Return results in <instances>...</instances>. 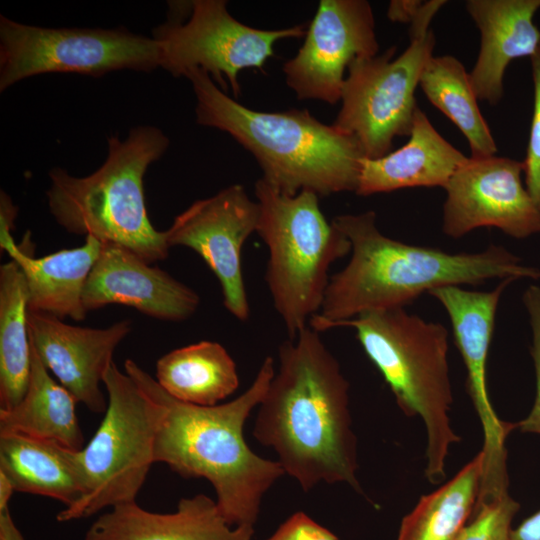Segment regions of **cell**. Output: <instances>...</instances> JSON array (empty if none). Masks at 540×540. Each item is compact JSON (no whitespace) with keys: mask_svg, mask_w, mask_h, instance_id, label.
Returning a JSON list of instances; mask_svg holds the SVG:
<instances>
[{"mask_svg":"<svg viewBox=\"0 0 540 540\" xmlns=\"http://www.w3.org/2000/svg\"><path fill=\"white\" fill-rule=\"evenodd\" d=\"M168 146L160 129L141 125L124 140L110 136L104 163L90 175L52 169L46 191L51 215L69 233L120 245L150 264L166 259L170 248L148 217L143 179Z\"/></svg>","mask_w":540,"mask_h":540,"instance_id":"5b68a950","label":"cell"},{"mask_svg":"<svg viewBox=\"0 0 540 540\" xmlns=\"http://www.w3.org/2000/svg\"><path fill=\"white\" fill-rule=\"evenodd\" d=\"M465 6L481 35L470 80L478 100L496 105L504 95L508 65L531 58L540 47V30L533 20L540 0H468Z\"/></svg>","mask_w":540,"mask_h":540,"instance_id":"ac0fdd59","label":"cell"},{"mask_svg":"<svg viewBox=\"0 0 540 540\" xmlns=\"http://www.w3.org/2000/svg\"><path fill=\"white\" fill-rule=\"evenodd\" d=\"M120 304L163 321L180 322L195 314L200 297L166 271L120 245L103 243L86 281L87 312Z\"/></svg>","mask_w":540,"mask_h":540,"instance_id":"e0dca14e","label":"cell"},{"mask_svg":"<svg viewBox=\"0 0 540 540\" xmlns=\"http://www.w3.org/2000/svg\"><path fill=\"white\" fill-rule=\"evenodd\" d=\"M445 3L443 0L423 2L410 23L409 38L416 39L429 33L432 30L430 27L432 19Z\"/></svg>","mask_w":540,"mask_h":540,"instance_id":"1f68e13d","label":"cell"},{"mask_svg":"<svg viewBox=\"0 0 540 540\" xmlns=\"http://www.w3.org/2000/svg\"><path fill=\"white\" fill-rule=\"evenodd\" d=\"M379 44L366 0H321L297 54L286 61L287 85L300 100L340 101L345 70L358 58L376 56Z\"/></svg>","mask_w":540,"mask_h":540,"instance_id":"5bb4252c","label":"cell"},{"mask_svg":"<svg viewBox=\"0 0 540 540\" xmlns=\"http://www.w3.org/2000/svg\"><path fill=\"white\" fill-rule=\"evenodd\" d=\"M255 196L259 205L256 233L268 249L265 281L292 339L319 313L329 269L351 252V244L326 220L314 192L285 195L260 178Z\"/></svg>","mask_w":540,"mask_h":540,"instance_id":"52a82bcc","label":"cell"},{"mask_svg":"<svg viewBox=\"0 0 540 540\" xmlns=\"http://www.w3.org/2000/svg\"><path fill=\"white\" fill-rule=\"evenodd\" d=\"M0 472L15 491L53 498L66 507L84 494L78 450L55 441L0 434Z\"/></svg>","mask_w":540,"mask_h":540,"instance_id":"7402d4cb","label":"cell"},{"mask_svg":"<svg viewBox=\"0 0 540 540\" xmlns=\"http://www.w3.org/2000/svg\"><path fill=\"white\" fill-rule=\"evenodd\" d=\"M15 489L9 479L0 472V512L9 509V501Z\"/></svg>","mask_w":540,"mask_h":540,"instance_id":"8d00e7d4","label":"cell"},{"mask_svg":"<svg viewBox=\"0 0 540 540\" xmlns=\"http://www.w3.org/2000/svg\"><path fill=\"white\" fill-rule=\"evenodd\" d=\"M266 540H338V538L307 514L299 511L292 514Z\"/></svg>","mask_w":540,"mask_h":540,"instance_id":"4dcf8cb0","label":"cell"},{"mask_svg":"<svg viewBox=\"0 0 540 540\" xmlns=\"http://www.w3.org/2000/svg\"><path fill=\"white\" fill-rule=\"evenodd\" d=\"M419 86L429 102L465 136L470 157L496 155L497 145L480 111L470 75L456 57L433 55L424 67Z\"/></svg>","mask_w":540,"mask_h":540,"instance_id":"4316f807","label":"cell"},{"mask_svg":"<svg viewBox=\"0 0 540 540\" xmlns=\"http://www.w3.org/2000/svg\"><path fill=\"white\" fill-rule=\"evenodd\" d=\"M77 403L75 397L51 377L31 344L27 391L14 408L0 410V434L19 433L81 450L85 445L76 413Z\"/></svg>","mask_w":540,"mask_h":540,"instance_id":"603a6c76","label":"cell"},{"mask_svg":"<svg viewBox=\"0 0 540 540\" xmlns=\"http://www.w3.org/2000/svg\"><path fill=\"white\" fill-rule=\"evenodd\" d=\"M28 295L22 270L13 260L0 267V410L23 399L31 372Z\"/></svg>","mask_w":540,"mask_h":540,"instance_id":"d4e9b609","label":"cell"},{"mask_svg":"<svg viewBox=\"0 0 540 540\" xmlns=\"http://www.w3.org/2000/svg\"><path fill=\"white\" fill-rule=\"evenodd\" d=\"M332 222L348 238L351 257L330 277L321 309L309 323L317 332L363 313L404 308L423 293L445 286L479 285L499 278L540 279L499 245L476 253H449L392 239L377 227L376 213L341 214Z\"/></svg>","mask_w":540,"mask_h":540,"instance_id":"3957f363","label":"cell"},{"mask_svg":"<svg viewBox=\"0 0 540 540\" xmlns=\"http://www.w3.org/2000/svg\"><path fill=\"white\" fill-rule=\"evenodd\" d=\"M253 526L232 528L217 502L205 494L182 498L172 513H155L136 501L102 513L84 540H251Z\"/></svg>","mask_w":540,"mask_h":540,"instance_id":"d6986e66","label":"cell"},{"mask_svg":"<svg viewBox=\"0 0 540 540\" xmlns=\"http://www.w3.org/2000/svg\"><path fill=\"white\" fill-rule=\"evenodd\" d=\"M422 3L418 0H393L388 6L387 16L393 22L411 23Z\"/></svg>","mask_w":540,"mask_h":540,"instance_id":"d6a6232c","label":"cell"},{"mask_svg":"<svg viewBox=\"0 0 540 540\" xmlns=\"http://www.w3.org/2000/svg\"><path fill=\"white\" fill-rule=\"evenodd\" d=\"M0 247L23 272L29 311L61 320L83 321L86 318L88 312L83 305V292L101 251L100 240L86 236L79 247L34 258L14 242L11 233H2Z\"/></svg>","mask_w":540,"mask_h":540,"instance_id":"44dd1931","label":"cell"},{"mask_svg":"<svg viewBox=\"0 0 540 540\" xmlns=\"http://www.w3.org/2000/svg\"><path fill=\"white\" fill-rule=\"evenodd\" d=\"M523 303L532 329L531 355L536 377V395L529 415L516 424L522 432L540 434V287L531 285L524 292Z\"/></svg>","mask_w":540,"mask_h":540,"instance_id":"f546056e","label":"cell"},{"mask_svg":"<svg viewBox=\"0 0 540 540\" xmlns=\"http://www.w3.org/2000/svg\"><path fill=\"white\" fill-rule=\"evenodd\" d=\"M523 175V162L508 157H468L444 188L443 232L454 239L480 227L516 239L540 233V209Z\"/></svg>","mask_w":540,"mask_h":540,"instance_id":"9a60e30c","label":"cell"},{"mask_svg":"<svg viewBox=\"0 0 540 540\" xmlns=\"http://www.w3.org/2000/svg\"><path fill=\"white\" fill-rule=\"evenodd\" d=\"M28 326L31 344L48 371L77 402L94 413H105L107 400L100 383L113 363L116 348L131 332V321L90 328L29 311Z\"/></svg>","mask_w":540,"mask_h":540,"instance_id":"2e32d148","label":"cell"},{"mask_svg":"<svg viewBox=\"0 0 540 540\" xmlns=\"http://www.w3.org/2000/svg\"><path fill=\"white\" fill-rule=\"evenodd\" d=\"M434 46L431 30L410 39L396 58L393 46L381 55L355 59L348 67L333 125L356 140L365 158L387 155L396 137L410 135L418 107L415 91Z\"/></svg>","mask_w":540,"mask_h":540,"instance_id":"30bf717a","label":"cell"},{"mask_svg":"<svg viewBox=\"0 0 540 540\" xmlns=\"http://www.w3.org/2000/svg\"><path fill=\"white\" fill-rule=\"evenodd\" d=\"M124 369L159 406L155 463H165L184 479H206L230 526H254L264 495L285 474L278 461L256 454L244 437L246 420L275 374L273 357L263 360L245 392L214 406L176 400L131 359Z\"/></svg>","mask_w":540,"mask_h":540,"instance_id":"7a4b0ae2","label":"cell"},{"mask_svg":"<svg viewBox=\"0 0 540 540\" xmlns=\"http://www.w3.org/2000/svg\"><path fill=\"white\" fill-rule=\"evenodd\" d=\"M520 505L508 494L475 507L471 521L457 540H509L512 520Z\"/></svg>","mask_w":540,"mask_h":540,"instance_id":"83f0119b","label":"cell"},{"mask_svg":"<svg viewBox=\"0 0 540 540\" xmlns=\"http://www.w3.org/2000/svg\"><path fill=\"white\" fill-rule=\"evenodd\" d=\"M509 540H540V510L512 529Z\"/></svg>","mask_w":540,"mask_h":540,"instance_id":"836d02e7","label":"cell"},{"mask_svg":"<svg viewBox=\"0 0 540 540\" xmlns=\"http://www.w3.org/2000/svg\"><path fill=\"white\" fill-rule=\"evenodd\" d=\"M18 208L13 204L10 196L1 190L0 192V234L11 233L14 228V220Z\"/></svg>","mask_w":540,"mask_h":540,"instance_id":"e575fe53","label":"cell"},{"mask_svg":"<svg viewBox=\"0 0 540 540\" xmlns=\"http://www.w3.org/2000/svg\"><path fill=\"white\" fill-rule=\"evenodd\" d=\"M196 97V122L228 133L258 162L261 177L278 192L320 196L355 192L361 159L354 138L308 110L263 112L230 98L201 69L186 73Z\"/></svg>","mask_w":540,"mask_h":540,"instance_id":"277c9868","label":"cell"},{"mask_svg":"<svg viewBox=\"0 0 540 540\" xmlns=\"http://www.w3.org/2000/svg\"><path fill=\"white\" fill-rule=\"evenodd\" d=\"M468 160L416 108L408 142L387 155L361 159L355 193L370 196L412 187L445 188L453 174Z\"/></svg>","mask_w":540,"mask_h":540,"instance_id":"ffe728a7","label":"cell"},{"mask_svg":"<svg viewBox=\"0 0 540 540\" xmlns=\"http://www.w3.org/2000/svg\"><path fill=\"white\" fill-rule=\"evenodd\" d=\"M155 380L184 403L214 406L239 387L237 366L226 348L203 340L174 349L156 362Z\"/></svg>","mask_w":540,"mask_h":540,"instance_id":"cb8c5ba5","label":"cell"},{"mask_svg":"<svg viewBox=\"0 0 540 540\" xmlns=\"http://www.w3.org/2000/svg\"><path fill=\"white\" fill-rule=\"evenodd\" d=\"M504 279L491 291L445 286L429 292L449 315L455 344L467 370V389L484 433L483 472L479 497L493 499L507 492L505 440L516 424L496 415L487 389V359L501 295L514 282Z\"/></svg>","mask_w":540,"mask_h":540,"instance_id":"7c38bea8","label":"cell"},{"mask_svg":"<svg viewBox=\"0 0 540 540\" xmlns=\"http://www.w3.org/2000/svg\"><path fill=\"white\" fill-rule=\"evenodd\" d=\"M258 219L257 201L242 185L233 184L193 202L164 231L169 248L187 247L203 259L220 284L224 307L240 321L250 316L241 252Z\"/></svg>","mask_w":540,"mask_h":540,"instance_id":"4fadbf2b","label":"cell"},{"mask_svg":"<svg viewBox=\"0 0 540 540\" xmlns=\"http://www.w3.org/2000/svg\"><path fill=\"white\" fill-rule=\"evenodd\" d=\"M103 384L104 417L90 441L78 450L84 494L57 515L59 522L90 517L136 501L154 460L159 406L113 362Z\"/></svg>","mask_w":540,"mask_h":540,"instance_id":"ba28073f","label":"cell"},{"mask_svg":"<svg viewBox=\"0 0 540 540\" xmlns=\"http://www.w3.org/2000/svg\"><path fill=\"white\" fill-rule=\"evenodd\" d=\"M350 327L407 416H419L427 432L425 474L437 484L445 477L452 444L459 442L451 427L453 402L448 364V331L404 308L371 311L335 323Z\"/></svg>","mask_w":540,"mask_h":540,"instance_id":"8992f818","label":"cell"},{"mask_svg":"<svg viewBox=\"0 0 540 540\" xmlns=\"http://www.w3.org/2000/svg\"><path fill=\"white\" fill-rule=\"evenodd\" d=\"M484 456L480 451L450 481L420 498L397 540H457L475 509Z\"/></svg>","mask_w":540,"mask_h":540,"instance_id":"484cf974","label":"cell"},{"mask_svg":"<svg viewBox=\"0 0 540 540\" xmlns=\"http://www.w3.org/2000/svg\"><path fill=\"white\" fill-rule=\"evenodd\" d=\"M253 436L275 451L303 491L323 482L362 492L349 382L310 326L280 344L278 369L258 405Z\"/></svg>","mask_w":540,"mask_h":540,"instance_id":"6da1fadb","label":"cell"},{"mask_svg":"<svg viewBox=\"0 0 540 540\" xmlns=\"http://www.w3.org/2000/svg\"><path fill=\"white\" fill-rule=\"evenodd\" d=\"M0 540H25L15 525L9 509L0 512Z\"/></svg>","mask_w":540,"mask_h":540,"instance_id":"d590c367","label":"cell"},{"mask_svg":"<svg viewBox=\"0 0 540 540\" xmlns=\"http://www.w3.org/2000/svg\"><path fill=\"white\" fill-rule=\"evenodd\" d=\"M161 65L153 37L124 28H45L0 16V91L45 73L101 77L117 70L149 72Z\"/></svg>","mask_w":540,"mask_h":540,"instance_id":"9c48e42d","label":"cell"},{"mask_svg":"<svg viewBox=\"0 0 540 540\" xmlns=\"http://www.w3.org/2000/svg\"><path fill=\"white\" fill-rule=\"evenodd\" d=\"M305 35L303 26L263 30L245 25L228 12L224 0H194L186 22L169 20L152 37L160 48L161 68L174 77L201 69L224 92L230 86L237 98L240 71L263 69L277 41Z\"/></svg>","mask_w":540,"mask_h":540,"instance_id":"8fae6325","label":"cell"},{"mask_svg":"<svg viewBox=\"0 0 540 540\" xmlns=\"http://www.w3.org/2000/svg\"><path fill=\"white\" fill-rule=\"evenodd\" d=\"M530 60L533 80V113L523 164L525 186L540 209V47Z\"/></svg>","mask_w":540,"mask_h":540,"instance_id":"f1b7e54d","label":"cell"}]
</instances>
